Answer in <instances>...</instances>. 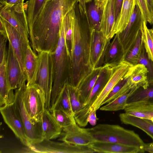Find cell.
<instances>
[{
  "mask_svg": "<svg viewBox=\"0 0 153 153\" xmlns=\"http://www.w3.org/2000/svg\"><path fill=\"white\" fill-rule=\"evenodd\" d=\"M77 0H51L44 6L33 28L36 53H50L55 49L59 39L62 21L74 7Z\"/></svg>",
  "mask_w": 153,
  "mask_h": 153,
  "instance_id": "cell-1",
  "label": "cell"
},
{
  "mask_svg": "<svg viewBox=\"0 0 153 153\" xmlns=\"http://www.w3.org/2000/svg\"><path fill=\"white\" fill-rule=\"evenodd\" d=\"M50 57L53 86L49 110L51 113L68 80L69 59L66 46L64 19L61 24L58 43L55 50L50 53Z\"/></svg>",
  "mask_w": 153,
  "mask_h": 153,
  "instance_id": "cell-2",
  "label": "cell"
},
{
  "mask_svg": "<svg viewBox=\"0 0 153 153\" xmlns=\"http://www.w3.org/2000/svg\"><path fill=\"white\" fill-rule=\"evenodd\" d=\"M85 129L95 141L117 143L143 149L145 143L138 134L118 125L99 124Z\"/></svg>",
  "mask_w": 153,
  "mask_h": 153,
  "instance_id": "cell-3",
  "label": "cell"
},
{
  "mask_svg": "<svg viewBox=\"0 0 153 153\" xmlns=\"http://www.w3.org/2000/svg\"><path fill=\"white\" fill-rule=\"evenodd\" d=\"M22 98L32 122L34 123L39 122L45 109L44 92L36 83L27 86L25 83L23 85Z\"/></svg>",
  "mask_w": 153,
  "mask_h": 153,
  "instance_id": "cell-4",
  "label": "cell"
},
{
  "mask_svg": "<svg viewBox=\"0 0 153 153\" xmlns=\"http://www.w3.org/2000/svg\"><path fill=\"white\" fill-rule=\"evenodd\" d=\"M114 64H106L102 66L99 77L86 101L81 108L74 114L75 121L80 127H84L87 125L90 109L108 81Z\"/></svg>",
  "mask_w": 153,
  "mask_h": 153,
  "instance_id": "cell-5",
  "label": "cell"
},
{
  "mask_svg": "<svg viewBox=\"0 0 153 153\" xmlns=\"http://www.w3.org/2000/svg\"><path fill=\"white\" fill-rule=\"evenodd\" d=\"M25 150L31 153H92L94 149L87 145L59 142L44 139L39 143L30 144Z\"/></svg>",
  "mask_w": 153,
  "mask_h": 153,
  "instance_id": "cell-6",
  "label": "cell"
},
{
  "mask_svg": "<svg viewBox=\"0 0 153 153\" xmlns=\"http://www.w3.org/2000/svg\"><path fill=\"white\" fill-rule=\"evenodd\" d=\"M24 84L19 88L15 89L14 102L22 120L30 145L41 142L44 138L42 135L39 122L37 123H33L25 107L22 98Z\"/></svg>",
  "mask_w": 153,
  "mask_h": 153,
  "instance_id": "cell-7",
  "label": "cell"
},
{
  "mask_svg": "<svg viewBox=\"0 0 153 153\" xmlns=\"http://www.w3.org/2000/svg\"><path fill=\"white\" fill-rule=\"evenodd\" d=\"M143 22L141 12L135 0L134 8L128 23L125 30L119 34L124 51V59L135 42L139 31L143 28Z\"/></svg>",
  "mask_w": 153,
  "mask_h": 153,
  "instance_id": "cell-8",
  "label": "cell"
},
{
  "mask_svg": "<svg viewBox=\"0 0 153 153\" xmlns=\"http://www.w3.org/2000/svg\"><path fill=\"white\" fill-rule=\"evenodd\" d=\"M38 55L39 65L35 83L44 92L45 98V108L49 110L53 86L50 53L42 51Z\"/></svg>",
  "mask_w": 153,
  "mask_h": 153,
  "instance_id": "cell-9",
  "label": "cell"
},
{
  "mask_svg": "<svg viewBox=\"0 0 153 153\" xmlns=\"http://www.w3.org/2000/svg\"><path fill=\"white\" fill-rule=\"evenodd\" d=\"M25 10L24 3L11 8L0 9V16L12 26L30 44L29 29Z\"/></svg>",
  "mask_w": 153,
  "mask_h": 153,
  "instance_id": "cell-10",
  "label": "cell"
},
{
  "mask_svg": "<svg viewBox=\"0 0 153 153\" xmlns=\"http://www.w3.org/2000/svg\"><path fill=\"white\" fill-rule=\"evenodd\" d=\"M90 59L93 69L103 66L111 39L105 38L102 33L90 27Z\"/></svg>",
  "mask_w": 153,
  "mask_h": 153,
  "instance_id": "cell-11",
  "label": "cell"
},
{
  "mask_svg": "<svg viewBox=\"0 0 153 153\" xmlns=\"http://www.w3.org/2000/svg\"><path fill=\"white\" fill-rule=\"evenodd\" d=\"M132 66L125 60L114 65L108 81L91 106L94 110L97 111L102 106L104 100L115 85L125 77Z\"/></svg>",
  "mask_w": 153,
  "mask_h": 153,
  "instance_id": "cell-12",
  "label": "cell"
},
{
  "mask_svg": "<svg viewBox=\"0 0 153 153\" xmlns=\"http://www.w3.org/2000/svg\"><path fill=\"white\" fill-rule=\"evenodd\" d=\"M0 108V112L4 122L21 143L26 147H28L30 144L22 120L14 102L4 105Z\"/></svg>",
  "mask_w": 153,
  "mask_h": 153,
  "instance_id": "cell-13",
  "label": "cell"
},
{
  "mask_svg": "<svg viewBox=\"0 0 153 153\" xmlns=\"http://www.w3.org/2000/svg\"><path fill=\"white\" fill-rule=\"evenodd\" d=\"M5 28L9 42L20 64L22 72L27 79L25 67V58L28 45L19 33L9 23L0 17Z\"/></svg>",
  "mask_w": 153,
  "mask_h": 153,
  "instance_id": "cell-14",
  "label": "cell"
},
{
  "mask_svg": "<svg viewBox=\"0 0 153 153\" xmlns=\"http://www.w3.org/2000/svg\"><path fill=\"white\" fill-rule=\"evenodd\" d=\"M6 69L10 88L11 90L19 88L25 83V77L19 63L9 42L6 62Z\"/></svg>",
  "mask_w": 153,
  "mask_h": 153,
  "instance_id": "cell-15",
  "label": "cell"
},
{
  "mask_svg": "<svg viewBox=\"0 0 153 153\" xmlns=\"http://www.w3.org/2000/svg\"><path fill=\"white\" fill-rule=\"evenodd\" d=\"M80 127L74 121L62 128V136L59 140L72 144L87 146L95 142L85 128Z\"/></svg>",
  "mask_w": 153,
  "mask_h": 153,
  "instance_id": "cell-16",
  "label": "cell"
},
{
  "mask_svg": "<svg viewBox=\"0 0 153 153\" xmlns=\"http://www.w3.org/2000/svg\"><path fill=\"white\" fill-rule=\"evenodd\" d=\"M115 0H104L100 31L108 39H111L115 35Z\"/></svg>",
  "mask_w": 153,
  "mask_h": 153,
  "instance_id": "cell-17",
  "label": "cell"
},
{
  "mask_svg": "<svg viewBox=\"0 0 153 153\" xmlns=\"http://www.w3.org/2000/svg\"><path fill=\"white\" fill-rule=\"evenodd\" d=\"M39 123L44 139L52 140L60 136L62 128L57 122L48 109H45Z\"/></svg>",
  "mask_w": 153,
  "mask_h": 153,
  "instance_id": "cell-18",
  "label": "cell"
},
{
  "mask_svg": "<svg viewBox=\"0 0 153 153\" xmlns=\"http://www.w3.org/2000/svg\"><path fill=\"white\" fill-rule=\"evenodd\" d=\"M95 152L107 153H141L143 149L117 143L95 141L88 145Z\"/></svg>",
  "mask_w": 153,
  "mask_h": 153,
  "instance_id": "cell-19",
  "label": "cell"
},
{
  "mask_svg": "<svg viewBox=\"0 0 153 153\" xmlns=\"http://www.w3.org/2000/svg\"><path fill=\"white\" fill-rule=\"evenodd\" d=\"M8 49L0 63V107L13 102L15 93L10 88L6 69Z\"/></svg>",
  "mask_w": 153,
  "mask_h": 153,
  "instance_id": "cell-20",
  "label": "cell"
},
{
  "mask_svg": "<svg viewBox=\"0 0 153 153\" xmlns=\"http://www.w3.org/2000/svg\"><path fill=\"white\" fill-rule=\"evenodd\" d=\"M46 0H29L27 4V18L29 29V36L31 46L36 53L33 34L34 23L45 5Z\"/></svg>",
  "mask_w": 153,
  "mask_h": 153,
  "instance_id": "cell-21",
  "label": "cell"
},
{
  "mask_svg": "<svg viewBox=\"0 0 153 153\" xmlns=\"http://www.w3.org/2000/svg\"><path fill=\"white\" fill-rule=\"evenodd\" d=\"M39 65L38 55L31 49L30 45H28L25 58V67L27 77V86L35 83Z\"/></svg>",
  "mask_w": 153,
  "mask_h": 153,
  "instance_id": "cell-22",
  "label": "cell"
},
{
  "mask_svg": "<svg viewBox=\"0 0 153 153\" xmlns=\"http://www.w3.org/2000/svg\"><path fill=\"white\" fill-rule=\"evenodd\" d=\"M132 104L153 105V82L146 88L138 87L128 97L126 105Z\"/></svg>",
  "mask_w": 153,
  "mask_h": 153,
  "instance_id": "cell-23",
  "label": "cell"
},
{
  "mask_svg": "<svg viewBox=\"0 0 153 153\" xmlns=\"http://www.w3.org/2000/svg\"><path fill=\"white\" fill-rule=\"evenodd\" d=\"M119 117L122 123L131 125L141 129L150 137L153 140V122L125 112L120 114Z\"/></svg>",
  "mask_w": 153,
  "mask_h": 153,
  "instance_id": "cell-24",
  "label": "cell"
},
{
  "mask_svg": "<svg viewBox=\"0 0 153 153\" xmlns=\"http://www.w3.org/2000/svg\"><path fill=\"white\" fill-rule=\"evenodd\" d=\"M128 73L129 81L132 85L143 88H146L149 85L148 71L144 65L137 64L133 65L130 68Z\"/></svg>",
  "mask_w": 153,
  "mask_h": 153,
  "instance_id": "cell-25",
  "label": "cell"
},
{
  "mask_svg": "<svg viewBox=\"0 0 153 153\" xmlns=\"http://www.w3.org/2000/svg\"><path fill=\"white\" fill-rule=\"evenodd\" d=\"M102 66L94 69L91 74L76 90L78 99L82 105L86 101L94 87Z\"/></svg>",
  "mask_w": 153,
  "mask_h": 153,
  "instance_id": "cell-26",
  "label": "cell"
},
{
  "mask_svg": "<svg viewBox=\"0 0 153 153\" xmlns=\"http://www.w3.org/2000/svg\"><path fill=\"white\" fill-rule=\"evenodd\" d=\"M113 38L108 49L104 65L117 63L124 60V51L119 34H115Z\"/></svg>",
  "mask_w": 153,
  "mask_h": 153,
  "instance_id": "cell-27",
  "label": "cell"
},
{
  "mask_svg": "<svg viewBox=\"0 0 153 153\" xmlns=\"http://www.w3.org/2000/svg\"><path fill=\"white\" fill-rule=\"evenodd\" d=\"M135 0H123L119 19L115 26V34H120L125 29L134 8Z\"/></svg>",
  "mask_w": 153,
  "mask_h": 153,
  "instance_id": "cell-28",
  "label": "cell"
},
{
  "mask_svg": "<svg viewBox=\"0 0 153 153\" xmlns=\"http://www.w3.org/2000/svg\"><path fill=\"white\" fill-rule=\"evenodd\" d=\"M125 112L134 116L153 122V105L148 104L126 105Z\"/></svg>",
  "mask_w": 153,
  "mask_h": 153,
  "instance_id": "cell-29",
  "label": "cell"
},
{
  "mask_svg": "<svg viewBox=\"0 0 153 153\" xmlns=\"http://www.w3.org/2000/svg\"><path fill=\"white\" fill-rule=\"evenodd\" d=\"M128 72L125 77L114 87L102 102V105L113 100L124 94L133 87L137 86L133 85L131 83L128 78Z\"/></svg>",
  "mask_w": 153,
  "mask_h": 153,
  "instance_id": "cell-30",
  "label": "cell"
},
{
  "mask_svg": "<svg viewBox=\"0 0 153 153\" xmlns=\"http://www.w3.org/2000/svg\"><path fill=\"white\" fill-rule=\"evenodd\" d=\"M139 86H134L124 94L102 107L100 109L102 111H117L124 110L127 104L128 97Z\"/></svg>",
  "mask_w": 153,
  "mask_h": 153,
  "instance_id": "cell-31",
  "label": "cell"
},
{
  "mask_svg": "<svg viewBox=\"0 0 153 153\" xmlns=\"http://www.w3.org/2000/svg\"><path fill=\"white\" fill-rule=\"evenodd\" d=\"M144 48L142 29L139 31L135 42L126 53L124 60L133 65L137 64L139 59Z\"/></svg>",
  "mask_w": 153,
  "mask_h": 153,
  "instance_id": "cell-32",
  "label": "cell"
},
{
  "mask_svg": "<svg viewBox=\"0 0 153 153\" xmlns=\"http://www.w3.org/2000/svg\"><path fill=\"white\" fill-rule=\"evenodd\" d=\"M56 108H59L61 109L71 117L74 118V114L72 110L70 99L67 82L62 90L53 108V110Z\"/></svg>",
  "mask_w": 153,
  "mask_h": 153,
  "instance_id": "cell-33",
  "label": "cell"
},
{
  "mask_svg": "<svg viewBox=\"0 0 153 153\" xmlns=\"http://www.w3.org/2000/svg\"><path fill=\"white\" fill-rule=\"evenodd\" d=\"M90 21V27L97 30H100L102 10L96 5L94 2L91 3L88 10Z\"/></svg>",
  "mask_w": 153,
  "mask_h": 153,
  "instance_id": "cell-34",
  "label": "cell"
},
{
  "mask_svg": "<svg viewBox=\"0 0 153 153\" xmlns=\"http://www.w3.org/2000/svg\"><path fill=\"white\" fill-rule=\"evenodd\" d=\"M59 125L62 128L66 127L75 121L63 110L59 108H55L51 113Z\"/></svg>",
  "mask_w": 153,
  "mask_h": 153,
  "instance_id": "cell-35",
  "label": "cell"
},
{
  "mask_svg": "<svg viewBox=\"0 0 153 153\" xmlns=\"http://www.w3.org/2000/svg\"><path fill=\"white\" fill-rule=\"evenodd\" d=\"M143 39L144 47L149 58L153 61V39L146 26V24L143 21L142 28Z\"/></svg>",
  "mask_w": 153,
  "mask_h": 153,
  "instance_id": "cell-36",
  "label": "cell"
},
{
  "mask_svg": "<svg viewBox=\"0 0 153 153\" xmlns=\"http://www.w3.org/2000/svg\"><path fill=\"white\" fill-rule=\"evenodd\" d=\"M137 64H142L146 67L148 71L149 82L151 83L153 82V61L149 58L145 48L140 56Z\"/></svg>",
  "mask_w": 153,
  "mask_h": 153,
  "instance_id": "cell-37",
  "label": "cell"
},
{
  "mask_svg": "<svg viewBox=\"0 0 153 153\" xmlns=\"http://www.w3.org/2000/svg\"><path fill=\"white\" fill-rule=\"evenodd\" d=\"M71 106L74 114L78 111L82 105L79 101L76 89L67 82Z\"/></svg>",
  "mask_w": 153,
  "mask_h": 153,
  "instance_id": "cell-38",
  "label": "cell"
},
{
  "mask_svg": "<svg viewBox=\"0 0 153 153\" xmlns=\"http://www.w3.org/2000/svg\"><path fill=\"white\" fill-rule=\"evenodd\" d=\"M141 12L143 21L152 25V18L150 14L146 0H136Z\"/></svg>",
  "mask_w": 153,
  "mask_h": 153,
  "instance_id": "cell-39",
  "label": "cell"
},
{
  "mask_svg": "<svg viewBox=\"0 0 153 153\" xmlns=\"http://www.w3.org/2000/svg\"><path fill=\"white\" fill-rule=\"evenodd\" d=\"M8 39L7 34H0V63L3 60L5 53L7 50L6 44Z\"/></svg>",
  "mask_w": 153,
  "mask_h": 153,
  "instance_id": "cell-40",
  "label": "cell"
},
{
  "mask_svg": "<svg viewBox=\"0 0 153 153\" xmlns=\"http://www.w3.org/2000/svg\"><path fill=\"white\" fill-rule=\"evenodd\" d=\"M25 0H0V9L11 8L19 4L23 3Z\"/></svg>",
  "mask_w": 153,
  "mask_h": 153,
  "instance_id": "cell-41",
  "label": "cell"
},
{
  "mask_svg": "<svg viewBox=\"0 0 153 153\" xmlns=\"http://www.w3.org/2000/svg\"><path fill=\"white\" fill-rule=\"evenodd\" d=\"M96 111L91 107L90 109V113L87 118L88 122L92 126L96 125L97 120L98 119L97 117Z\"/></svg>",
  "mask_w": 153,
  "mask_h": 153,
  "instance_id": "cell-42",
  "label": "cell"
},
{
  "mask_svg": "<svg viewBox=\"0 0 153 153\" xmlns=\"http://www.w3.org/2000/svg\"><path fill=\"white\" fill-rule=\"evenodd\" d=\"M143 149L145 151L153 153V142L148 143H145Z\"/></svg>",
  "mask_w": 153,
  "mask_h": 153,
  "instance_id": "cell-43",
  "label": "cell"
},
{
  "mask_svg": "<svg viewBox=\"0 0 153 153\" xmlns=\"http://www.w3.org/2000/svg\"><path fill=\"white\" fill-rule=\"evenodd\" d=\"M146 1L149 11L152 17V13L153 6V0H146Z\"/></svg>",
  "mask_w": 153,
  "mask_h": 153,
  "instance_id": "cell-44",
  "label": "cell"
},
{
  "mask_svg": "<svg viewBox=\"0 0 153 153\" xmlns=\"http://www.w3.org/2000/svg\"><path fill=\"white\" fill-rule=\"evenodd\" d=\"M104 1V0H94V2L96 5L102 10V8Z\"/></svg>",
  "mask_w": 153,
  "mask_h": 153,
  "instance_id": "cell-45",
  "label": "cell"
},
{
  "mask_svg": "<svg viewBox=\"0 0 153 153\" xmlns=\"http://www.w3.org/2000/svg\"><path fill=\"white\" fill-rule=\"evenodd\" d=\"M79 5H81L83 7L84 13L85 14L86 13V7L85 6L84 3L85 2L84 0H79ZM81 6V5H80Z\"/></svg>",
  "mask_w": 153,
  "mask_h": 153,
  "instance_id": "cell-46",
  "label": "cell"
},
{
  "mask_svg": "<svg viewBox=\"0 0 153 153\" xmlns=\"http://www.w3.org/2000/svg\"><path fill=\"white\" fill-rule=\"evenodd\" d=\"M149 31L153 39V29H149Z\"/></svg>",
  "mask_w": 153,
  "mask_h": 153,
  "instance_id": "cell-47",
  "label": "cell"
},
{
  "mask_svg": "<svg viewBox=\"0 0 153 153\" xmlns=\"http://www.w3.org/2000/svg\"><path fill=\"white\" fill-rule=\"evenodd\" d=\"M152 28L153 29V9L152 13Z\"/></svg>",
  "mask_w": 153,
  "mask_h": 153,
  "instance_id": "cell-48",
  "label": "cell"
},
{
  "mask_svg": "<svg viewBox=\"0 0 153 153\" xmlns=\"http://www.w3.org/2000/svg\"><path fill=\"white\" fill-rule=\"evenodd\" d=\"M85 3H88L91 1L92 0H84Z\"/></svg>",
  "mask_w": 153,
  "mask_h": 153,
  "instance_id": "cell-49",
  "label": "cell"
},
{
  "mask_svg": "<svg viewBox=\"0 0 153 153\" xmlns=\"http://www.w3.org/2000/svg\"><path fill=\"white\" fill-rule=\"evenodd\" d=\"M50 0H46L44 6L48 3V2L49 1H50Z\"/></svg>",
  "mask_w": 153,
  "mask_h": 153,
  "instance_id": "cell-50",
  "label": "cell"
},
{
  "mask_svg": "<svg viewBox=\"0 0 153 153\" xmlns=\"http://www.w3.org/2000/svg\"></svg>",
  "mask_w": 153,
  "mask_h": 153,
  "instance_id": "cell-51",
  "label": "cell"
}]
</instances>
